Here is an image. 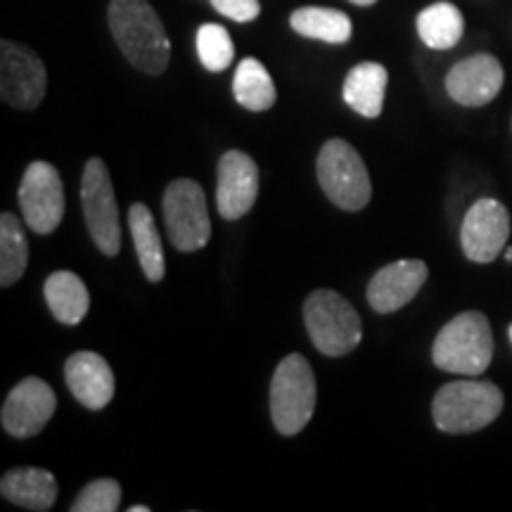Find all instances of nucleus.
I'll return each instance as SVG.
<instances>
[{
  "mask_svg": "<svg viewBox=\"0 0 512 512\" xmlns=\"http://www.w3.org/2000/svg\"><path fill=\"white\" fill-rule=\"evenodd\" d=\"M418 34L427 48L448 50L463 38L465 19L453 3H434L418 15Z\"/></svg>",
  "mask_w": 512,
  "mask_h": 512,
  "instance_id": "23",
  "label": "nucleus"
},
{
  "mask_svg": "<svg viewBox=\"0 0 512 512\" xmlns=\"http://www.w3.org/2000/svg\"><path fill=\"white\" fill-rule=\"evenodd\" d=\"M64 380L74 399L91 411L105 408L117 389L110 363L93 351H76L64 366Z\"/></svg>",
  "mask_w": 512,
  "mask_h": 512,
  "instance_id": "16",
  "label": "nucleus"
},
{
  "mask_svg": "<svg viewBox=\"0 0 512 512\" xmlns=\"http://www.w3.org/2000/svg\"><path fill=\"white\" fill-rule=\"evenodd\" d=\"M508 335H510V342H512V325H510V330H508Z\"/></svg>",
  "mask_w": 512,
  "mask_h": 512,
  "instance_id": "31",
  "label": "nucleus"
},
{
  "mask_svg": "<svg viewBox=\"0 0 512 512\" xmlns=\"http://www.w3.org/2000/svg\"><path fill=\"white\" fill-rule=\"evenodd\" d=\"M503 392L494 382H448L432 401L434 425L446 434L484 430L503 411Z\"/></svg>",
  "mask_w": 512,
  "mask_h": 512,
  "instance_id": "3",
  "label": "nucleus"
},
{
  "mask_svg": "<svg viewBox=\"0 0 512 512\" xmlns=\"http://www.w3.org/2000/svg\"><path fill=\"white\" fill-rule=\"evenodd\" d=\"M508 238L510 214L494 197H482L467 209L460 228V245L467 259L475 264H491L501 256Z\"/></svg>",
  "mask_w": 512,
  "mask_h": 512,
  "instance_id": "11",
  "label": "nucleus"
},
{
  "mask_svg": "<svg viewBox=\"0 0 512 512\" xmlns=\"http://www.w3.org/2000/svg\"><path fill=\"white\" fill-rule=\"evenodd\" d=\"M150 508H145V505H136V508H131V512H147Z\"/></svg>",
  "mask_w": 512,
  "mask_h": 512,
  "instance_id": "29",
  "label": "nucleus"
},
{
  "mask_svg": "<svg viewBox=\"0 0 512 512\" xmlns=\"http://www.w3.org/2000/svg\"><path fill=\"white\" fill-rule=\"evenodd\" d=\"M19 207L24 221L38 235H50L64 216L60 171L48 162H31L19 183Z\"/></svg>",
  "mask_w": 512,
  "mask_h": 512,
  "instance_id": "10",
  "label": "nucleus"
},
{
  "mask_svg": "<svg viewBox=\"0 0 512 512\" xmlns=\"http://www.w3.org/2000/svg\"><path fill=\"white\" fill-rule=\"evenodd\" d=\"M494 332L489 318L479 311H463L439 330L432 347V361L453 375L477 377L491 366Z\"/></svg>",
  "mask_w": 512,
  "mask_h": 512,
  "instance_id": "2",
  "label": "nucleus"
},
{
  "mask_svg": "<svg viewBox=\"0 0 512 512\" xmlns=\"http://www.w3.org/2000/svg\"><path fill=\"white\" fill-rule=\"evenodd\" d=\"M211 8L221 12L223 17L233 19V22H254L261 15L259 0H209Z\"/></svg>",
  "mask_w": 512,
  "mask_h": 512,
  "instance_id": "27",
  "label": "nucleus"
},
{
  "mask_svg": "<svg viewBox=\"0 0 512 512\" xmlns=\"http://www.w3.org/2000/svg\"><path fill=\"white\" fill-rule=\"evenodd\" d=\"M304 323L320 354L339 358L361 344L363 325L354 306L335 290H316L304 304Z\"/></svg>",
  "mask_w": 512,
  "mask_h": 512,
  "instance_id": "4",
  "label": "nucleus"
},
{
  "mask_svg": "<svg viewBox=\"0 0 512 512\" xmlns=\"http://www.w3.org/2000/svg\"><path fill=\"white\" fill-rule=\"evenodd\" d=\"M55 392L38 377H27L17 384L3 403L0 422L10 437L29 439L36 437L55 415Z\"/></svg>",
  "mask_w": 512,
  "mask_h": 512,
  "instance_id": "12",
  "label": "nucleus"
},
{
  "mask_svg": "<svg viewBox=\"0 0 512 512\" xmlns=\"http://www.w3.org/2000/svg\"><path fill=\"white\" fill-rule=\"evenodd\" d=\"M427 264L420 259H403L380 268L368 285V304L377 313H394L411 304L427 283Z\"/></svg>",
  "mask_w": 512,
  "mask_h": 512,
  "instance_id": "15",
  "label": "nucleus"
},
{
  "mask_svg": "<svg viewBox=\"0 0 512 512\" xmlns=\"http://www.w3.org/2000/svg\"><path fill=\"white\" fill-rule=\"evenodd\" d=\"M121 503V486L117 479H95V482L86 484L81 494L74 498L72 512H114L119 510Z\"/></svg>",
  "mask_w": 512,
  "mask_h": 512,
  "instance_id": "26",
  "label": "nucleus"
},
{
  "mask_svg": "<svg viewBox=\"0 0 512 512\" xmlns=\"http://www.w3.org/2000/svg\"><path fill=\"white\" fill-rule=\"evenodd\" d=\"M354 5H361V8H368V5H375L377 0H351Z\"/></svg>",
  "mask_w": 512,
  "mask_h": 512,
  "instance_id": "28",
  "label": "nucleus"
},
{
  "mask_svg": "<svg viewBox=\"0 0 512 512\" xmlns=\"http://www.w3.org/2000/svg\"><path fill=\"white\" fill-rule=\"evenodd\" d=\"M46 302L53 316L64 325H79L91 309V294L83 280L72 271H55L43 285Z\"/></svg>",
  "mask_w": 512,
  "mask_h": 512,
  "instance_id": "20",
  "label": "nucleus"
},
{
  "mask_svg": "<svg viewBox=\"0 0 512 512\" xmlns=\"http://www.w3.org/2000/svg\"><path fill=\"white\" fill-rule=\"evenodd\" d=\"M48 74L34 50L15 41L0 43V98L15 110L31 112L46 98Z\"/></svg>",
  "mask_w": 512,
  "mask_h": 512,
  "instance_id": "9",
  "label": "nucleus"
},
{
  "mask_svg": "<svg viewBox=\"0 0 512 512\" xmlns=\"http://www.w3.org/2000/svg\"><path fill=\"white\" fill-rule=\"evenodd\" d=\"M110 29L126 60L145 74H164L171 60V43L162 19L147 0H112Z\"/></svg>",
  "mask_w": 512,
  "mask_h": 512,
  "instance_id": "1",
  "label": "nucleus"
},
{
  "mask_svg": "<svg viewBox=\"0 0 512 512\" xmlns=\"http://www.w3.org/2000/svg\"><path fill=\"white\" fill-rule=\"evenodd\" d=\"M216 178H219V183H216L219 214L228 221L242 219L254 207L256 195H259V169H256V162L245 152L228 150L219 159Z\"/></svg>",
  "mask_w": 512,
  "mask_h": 512,
  "instance_id": "13",
  "label": "nucleus"
},
{
  "mask_svg": "<svg viewBox=\"0 0 512 512\" xmlns=\"http://www.w3.org/2000/svg\"><path fill=\"white\" fill-rule=\"evenodd\" d=\"M233 95L238 105L249 112H266L271 110L278 100L275 83L268 74V69L256 57H245L235 69Z\"/></svg>",
  "mask_w": 512,
  "mask_h": 512,
  "instance_id": "22",
  "label": "nucleus"
},
{
  "mask_svg": "<svg viewBox=\"0 0 512 512\" xmlns=\"http://www.w3.org/2000/svg\"><path fill=\"white\" fill-rule=\"evenodd\" d=\"M387 83L389 74L380 62L356 64L344 81V102L361 117L377 119L384 107Z\"/></svg>",
  "mask_w": 512,
  "mask_h": 512,
  "instance_id": "18",
  "label": "nucleus"
},
{
  "mask_svg": "<svg viewBox=\"0 0 512 512\" xmlns=\"http://www.w3.org/2000/svg\"><path fill=\"white\" fill-rule=\"evenodd\" d=\"M505 256H508V261H512V249H508V252H505Z\"/></svg>",
  "mask_w": 512,
  "mask_h": 512,
  "instance_id": "30",
  "label": "nucleus"
},
{
  "mask_svg": "<svg viewBox=\"0 0 512 512\" xmlns=\"http://www.w3.org/2000/svg\"><path fill=\"white\" fill-rule=\"evenodd\" d=\"M505 72L494 55L479 53L458 62L446 76V93L463 107H482L501 93Z\"/></svg>",
  "mask_w": 512,
  "mask_h": 512,
  "instance_id": "14",
  "label": "nucleus"
},
{
  "mask_svg": "<svg viewBox=\"0 0 512 512\" xmlns=\"http://www.w3.org/2000/svg\"><path fill=\"white\" fill-rule=\"evenodd\" d=\"M316 411V377L302 354L280 361L271 380V418L275 430L294 437L309 425Z\"/></svg>",
  "mask_w": 512,
  "mask_h": 512,
  "instance_id": "5",
  "label": "nucleus"
},
{
  "mask_svg": "<svg viewBox=\"0 0 512 512\" xmlns=\"http://www.w3.org/2000/svg\"><path fill=\"white\" fill-rule=\"evenodd\" d=\"M128 228H131V238L133 245H136L140 268H143L147 280L150 283L164 280L166 259L162 238H159L155 216H152V211L143 202L131 204V209H128Z\"/></svg>",
  "mask_w": 512,
  "mask_h": 512,
  "instance_id": "19",
  "label": "nucleus"
},
{
  "mask_svg": "<svg viewBox=\"0 0 512 512\" xmlns=\"http://www.w3.org/2000/svg\"><path fill=\"white\" fill-rule=\"evenodd\" d=\"M197 55L209 72H226L233 64V38L221 24H202L197 31Z\"/></svg>",
  "mask_w": 512,
  "mask_h": 512,
  "instance_id": "25",
  "label": "nucleus"
},
{
  "mask_svg": "<svg viewBox=\"0 0 512 512\" xmlns=\"http://www.w3.org/2000/svg\"><path fill=\"white\" fill-rule=\"evenodd\" d=\"M0 494L19 508L46 512L57 501V479L53 472L41 470V467H17V470L5 472Z\"/></svg>",
  "mask_w": 512,
  "mask_h": 512,
  "instance_id": "17",
  "label": "nucleus"
},
{
  "mask_svg": "<svg viewBox=\"0 0 512 512\" xmlns=\"http://www.w3.org/2000/svg\"><path fill=\"white\" fill-rule=\"evenodd\" d=\"M316 174L325 197L339 209L361 211L373 197L366 164L347 140L332 138L320 147Z\"/></svg>",
  "mask_w": 512,
  "mask_h": 512,
  "instance_id": "6",
  "label": "nucleus"
},
{
  "mask_svg": "<svg viewBox=\"0 0 512 512\" xmlns=\"http://www.w3.org/2000/svg\"><path fill=\"white\" fill-rule=\"evenodd\" d=\"M81 207L91 238L105 256H117L121 249L119 207L114 197L112 178L107 164L100 157L86 162L81 178Z\"/></svg>",
  "mask_w": 512,
  "mask_h": 512,
  "instance_id": "8",
  "label": "nucleus"
},
{
  "mask_svg": "<svg viewBox=\"0 0 512 512\" xmlns=\"http://www.w3.org/2000/svg\"><path fill=\"white\" fill-rule=\"evenodd\" d=\"M164 223L171 245L178 252H197L207 247L211 221L202 185L190 178L171 181L164 192Z\"/></svg>",
  "mask_w": 512,
  "mask_h": 512,
  "instance_id": "7",
  "label": "nucleus"
},
{
  "mask_svg": "<svg viewBox=\"0 0 512 512\" xmlns=\"http://www.w3.org/2000/svg\"><path fill=\"white\" fill-rule=\"evenodd\" d=\"M29 264V242L15 214L0 216V285L10 287L22 278Z\"/></svg>",
  "mask_w": 512,
  "mask_h": 512,
  "instance_id": "24",
  "label": "nucleus"
},
{
  "mask_svg": "<svg viewBox=\"0 0 512 512\" xmlns=\"http://www.w3.org/2000/svg\"><path fill=\"white\" fill-rule=\"evenodd\" d=\"M290 24L299 36L332 43V46L349 43L351 36H354L351 19L342 10L332 8H299L292 12Z\"/></svg>",
  "mask_w": 512,
  "mask_h": 512,
  "instance_id": "21",
  "label": "nucleus"
}]
</instances>
